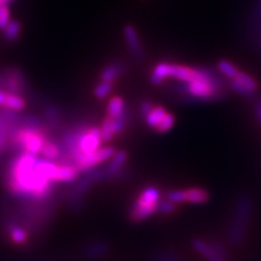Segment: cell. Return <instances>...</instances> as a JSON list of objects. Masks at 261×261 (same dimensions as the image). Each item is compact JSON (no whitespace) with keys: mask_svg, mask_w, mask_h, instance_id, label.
Returning <instances> with one entry per match:
<instances>
[{"mask_svg":"<svg viewBox=\"0 0 261 261\" xmlns=\"http://www.w3.org/2000/svg\"><path fill=\"white\" fill-rule=\"evenodd\" d=\"M35 154L21 152L8 169L7 189L16 198L40 201L51 197L54 183L37 169Z\"/></svg>","mask_w":261,"mask_h":261,"instance_id":"1","label":"cell"},{"mask_svg":"<svg viewBox=\"0 0 261 261\" xmlns=\"http://www.w3.org/2000/svg\"><path fill=\"white\" fill-rule=\"evenodd\" d=\"M179 95H186L197 101L217 100L226 95L225 83L215 71L207 79L195 80L175 86Z\"/></svg>","mask_w":261,"mask_h":261,"instance_id":"2","label":"cell"},{"mask_svg":"<svg viewBox=\"0 0 261 261\" xmlns=\"http://www.w3.org/2000/svg\"><path fill=\"white\" fill-rule=\"evenodd\" d=\"M254 212V201L247 194H240L235 199L233 215L227 230V239L230 244L238 246L245 240L248 225Z\"/></svg>","mask_w":261,"mask_h":261,"instance_id":"3","label":"cell"},{"mask_svg":"<svg viewBox=\"0 0 261 261\" xmlns=\"http://www.w3.org/2000/svg\"><path fill=\"white\" fill-rule=\"evenodd\" d=\"M25 125L15 130L12 136L13 145L22 152L36 154L40 152L45 141L48 140L47 132L36 118H31Z\"/></svg>","mask_w":261,"mask_h":261,"instance_id":"4","label":"cell"},{"mask_svg":"<svg viewBox=\"0 0 261 261\" xmlns=\"http://www.w3.org/2000/svg\"><path fill=\"white\" fill-rule=\"evenodd\" d=\"M107 179V174H106L105 169H97L94 168L89 171H86L85 175L75 181V185L72 187L68 195V206L72 211L79 212L85 206L84 196L86 192L91 187L99 181Z\"/></svg>","mask_w":261,"mask_h":261,"instance_id":"5","label":"cell"},{"mask_svg":"<svg viewBox=\"0 0 261 261\" xmlns=\"http://www.w3.org/2000/svg\"><path fill=\"white\" fill-rule=\"evenodd\" d=\"M160 196L161 192L156 186H147L144 189L129 209L130 221L140 223L156 214Z\"/></svg>","mask_w":261,"mask_h":261,"instance_id":"6","label":"cell"},{"mask_svg":"<svg viewBox=\"0 0 261 261\" xmlns=\"http://www.w3.org/2000/svg\"><path fill=\"white\" fill-rule=\"evenodd\" d=\"M194 250L206 261H228V254L224 244L217 240L193 239Z\"/></svg>","mask_w":261,"mask_h":261,"instance_id":"7","label":"cell"},{"mask_svg":"<svg viewBox=\"0 0 261 261\" xmlns=\"http://www.w3.org/2000/svg\"><path fill=\"white\" fill-rule=\"evenodd\" d=\"M114 153H116V149L113 147H102V148L97 149L91 153H82L75 160L74 165L80 172H86V171L96 168V166L100 165V163L110 160Z\"/></svg>","mask_w":261,"mask_h":261,"instance_id":"8","label":"cell"},{"mask_svg":"<svg viewBox=\"0 0 261 261\" xmlns=\"http://www.w3.org/2000/svg\"><path fill=\"white\" fill-rule=\"evenodd\" d=\"M101 142L100 127L88 126L80 138L79 149L81 153H91L99 149Z\"/></svg>","mask_w":261,"mask_h":261,"instance_id":"9","label":"cell"},{"mask_svg":"<svg viewBox=\"0 0 261 261\" xmlns=\"http://www.w3.org/2000/svg\"><path fill=\"white\" fill-rule=\"evenodd\" d=\"M123 35L128 50L132 54L135 59L142 60L144 58V49L141 44V39L133 25H125L123 28Z\"/></svg>","mask_w":261,"mask_h":261,"instance_id":"10","label":"cell"},{"mask_svg":"<svg viewBox=\"0 0 261 261\" xmlns=\"http://www.w3.org/2000/svg\"><path fill=\"white\" fill-rule=\"evenodd\" d=\"M5 232L9 238V241L15 245H25L29 242V231L21 224L13 221V220H8L6 222Z\"/></svg>","mask_w":261,"mask_h":261,"instance_id":"11","label":"cell"},{"mask_svg":"<svg viewBox=\"0 0 261 261\" xmlns=\"http://www.w3.org/2000/svg\"><path fill=\"white\" fill-rule=\"evenodd\" d=\"M110 251L109 243L105 241H93L86 244L83 248V256L87 260H97L106 256Z\"/></svg>","mask_w":261,"mask_h":261,"instance_id":"12","label":"cell"},{"mask_svg":"<svg viewBox=\"0 0 261 261\" xmlns=\"http://www.w3.org/2000/svg\"><path fill=\"white\" fill-rule=\"evenodd\" d=\"M126 160H127L126 151L121 150L114 153L113 157L110 159L109 165L105 168L106 174H107V179L122 174V169H123Z\"/></svg>","mask_w":261,"mask_h":261,"instance_id":"13","label":"cell"},{"mask_svg":"<svg viewBox=\"0 0 261 261\" xmlns=\"http://www.w3.org/2000/svg\"><path fill=\"white\" fill-rule=\"evenodd\" d=\"M125 70H126V67L123 62L121 61L111 62L106 65V67L101 70L100 80L113 83V81L119 79L125 72Z\"/></svg>","mask_w":261,"mask_h":261,"instance_id":"14","label":"cell"},{"mask_svg":"<svg viewBox=\"0 0 261 261\" xmlns=\"http://www.w3.org/2000/svg\"><path fill=\"white\" fill-rule=\"evenodd\" d=\"M186 201L194 205H202L210 199L209 192L201 187H191L189 190H185Z\"/></svg>","mask_w":261,"mask_h":261,"instance_id":"15","label":"cell"},{"mask_svg":"<svg viewBox=\"0 0 261 261\" xmlns=\"http://www.w3.org/2000/svg\"><path fill=\"white\" fill-rule=\"evenodd\" d=\"M80 171L74 165L70 163H59V174H58V183H72L75 182L79 178Z\"/></svg>","mask_w":261,"mask_h":261,"instance_id":"16","label":"cell"},{"mask_svg":"<svg viewBox=\"0 0 261 261\" xmlns=\"http://www.w3.org/2000/svg\"><path fill=\"white\" fill-rule=\"evenodd\" d=\"M125 112V103L123 98L120 96H113L110 98L107 107V113L108 117H111L113 119L119 118Z\"/></svg>","mask_w":261,"mask_h":261,"instance_id":"17","label":"cell"},{"mask_svg":"<svg viewBox=\"0 0 261 261\" xmlns=\"http://www.w3.org/2000/svg\"><path fill=\"white\" fill-rule=\"evenodd\" d=\"M40 154L47 159V160H59L61 156V150L59 145H57L56 143L51 141H45V143L42 146V149H40Z\"/></svg>","mask_w":261,"mask_h":261,"instance_id":"18","label":"cell"},{"mask_svg":"<svg viewBox=\"0 0 261 261\" xmlns=\"http://www.w3.org/2000/svg\"><path fill=\"white\" fill-rule=\"evenodd\" d=\"M167 114V110L162 106H153L151 111L144 118L147 125L152 128H156L161 120Z\"/></svg>","mask_w":261,"mask_h":261,"instance_id":"19","label":"cell"},{"mask_svg":"<svg viewBox=\"0 0 261 261\" xmlns=\"http://www.w3.org/2000/svg\"><path fill=\"white\" fill-rule=\"evenodd\" d=\"M4 107L11 111H21L27 107V102L20 95L8 93Z\"/></svg>","mask_w":261,"mask_h":261,"instance_id":"20","label":"cell"},{"mask_svg":"<svg viewBox=\"0 0 261 261\" xmlns=\"http://www.w3.org/2000/svg\"><path fill=\"white\" fill-rule=\"evenodd\" d=\"M166 80H168L167 62H160L153 68L150 74V82L153 85H160Z\"/></svg>","mask_w":261,"mask_h":261,"instance_id":"21","label":"cell"},{"mask_svg":"<svg viewBox=\"0 0 261 261\" xmlns=\"http://www.w3.org/2000/svg\"><path fill=\"white\" fill-rule=\"evenodd\" d=\"M21 34V25L18 21H10L9 24L4 29V37L9 43L18 40Z\"/></svg>","mask_w":261,"mask_h":261,"instance_id":"22","label":"cell"},{"mask_svg":"<svg viewBox=\"0 0 261 261\" xmlns=\"http://www.w3.org/2000/svg\"><path fill=\"white\" fill-rule=\"evenodd\" d=\"M100 134H101L102 142H109L112 140L113 136L116 135L113 118L107 117L102 121L101 126H100Z\"/></svg>","mask_w":261,"mask_h":261,"instance_id":"23","label":"cell"},{"mask_svg":"<svg viewBox=\"0 0 261 261\" xmlns=\"http://www.w3.org/2000/svg\"><path fill=\"white\" fill-rule=\"evenodd\" d=\"M217 68H218V71L221 73V74H223L225 77L231 79V80H234L236 77V75H238V73L240 72L239 68L236 67V65H234L233 63H231L227 60H220L218 62Z\"/></svg>","mask_w":261,"mask_h":261,"instance_id":"24","label":"cell"},{"mask_svg":"<svg viewBox=\"0 0 261 261\" xmlns=\"http://www.w3.org/2000/svg\"><path fill=\"white\" fill-rule=\"evenodd\" d=\"M153 261H183V257L174 250H160L153 256Z\"/></svg>","mask_w":261,"mask_h":261,"instance_id":"25","label":"cell"},{"mask_svg":"<svg viewBox=\"0 0 261 261\" xmlns=\"http://www.w3.org/2000/svg\"><path fill=\"white\" fill-rule=\"evenodd\" d=\"M234 80L238 81L239 83H241L245 87H247L248 89H250V91H252V92L257 91V87H258L257 82L255 81L254 77L250 76L249 74H247V73L240 71Z\"/></svg>","mask_w":261,"mask_h":261,"instance_id":"26","label":"cell"},{"mask_svg":"<svg viewBox=\"0 0 261 261\" xmlns=\"http://www.w3.org/2000/svg\"><path fill=\"white\" fill-rule=\"evenodd\" d=\"M113 85L110 82L101 81L100 83H98L97 86L94 89V94L98 98V99H105L111 92H112Z\"/></svg>","mask_w":261,"mask_h":261,"instance_id":"27","label":"cell"},{"mask_svg":"<svg viewBox=\"0 0 261 261\" xmlns=\"http://www.w3.org/2000/svg\"><path fill=\"white\" fill-rule=\"evenodd\" d=\"M174 122H175V118H174L173 114L170 113V112H167L166 116L163 117V119L161 120V122L156 127L157 132H159V133L168 132V130L174 125Z\"/></svg>","mask_w":261,"mask_h":261,"instance_id":"28","label":"cell"},{"mask_svg":"<svg viewBox=\"0 0 261 261\" xmlns=\"http://www.w3.org/2000/svg\"><path fill=\"white\" fill-rule=\"evenodd\" d=\"M166 199L173 203H182L186 201V195L185 190H172L169 191L166 195Z\"/></svg>","mask_w":261,"mask_h":261,"instance_id":"29","label":"cell"},{"mask_svg":"<svg viewBox=\"0 0 261 261\" xmlns=\"http://www.w3.org/2000/svg\"><path fill=\"white\" fill-rule=\"evenodd\" d=\"M175 209V203L169 201L168 199L159 200L157 205V212L160 215H172Z\"/></svg>","mask_w":261,"mask_h":261,"instance_id":"30","label":"cell"},{"mask_svg":"<svg viewBox=\"0 0 261 261\" xmlns=\"http://www.w3.org/2000/svg\"><path fill=\"white\" fill-rule=\"evenodd\" d=\"M231 88L233 89L235 93H238V94H240L244 97H254L255 94H256V92L250 91V89H248L247 87H245L244 85H242L241 83H239V82L235 81V80H233L231 82Z\"/></svg>","mask_w":261,"mask_h":261,"instance_id":"31","label":"cell"},{"mask_svg":"<svg viewBox=\"0 0 261 261\" xmlns=\"http://www.w3.org/2000/svg\"><path fill=\"white\" fill-rule=\"evenodd\" d=\"M46 117H47V120L49 123H50L53 126H57L59 124L60 113H59V110L56 107H54V106H50V107L47 108Z\"/></svg>","mask_w":261,"mask_h":261,"instance_id":"32","label":"cell"},{"mask_svg":"<svg viewBox=\"0 0 261 261\" xmlns=\"http://www.w3.org/2000/svg\"><path fill=\"white\" fill-rule=\"evenodd\" d=\"M127 121H128V117H127L126 111L119 118L114 119V130H116V135H119L123 132L127 124Z\"/></svg>","mask_w":261,"mask_h":261,"instance_id":"33","label":"cell"},{"mask_svg":"<svg viewBox=\"0 0 261 261\" xmlns=\"http://www.w3.org/2000/svg\"><path fill=\"white\" fill-rule=\"evenodd\" d=\"M10 22V10L8 5L0 6V30H4Z\"/></svg>","mask_w":261,"mask_h":261,"instance_id":"34","label":"cell"},{"mask_svg":"<svg viewBox=\"0 0 261 261\" xmlns=\"http://www.w3.org/2000/svg\"><path fill=\"white\" fill-rule=\"evenodd\" d=\"M152 108H153V105H152V102H150L149 100H144V101H142V103H141V106H140L141 114L145 118V117L147 116V114H148V113L151 111Z\"/></svg>","mask_w":261,"mask_h":261,"instance_id":"35","label":"cell"},{"mask_svg":"<svg viewBox=\"0 0 261 261\" xmlns=\"http://www.w3.org/2000/svg\"><path fill=\"white\" fill-rule=\"evenodd\" d=\"M7 92L3 91L2 88H0V106H5V101H6V98H7Z\"/></svg>","mask_w":261,"mask_h":261,"instance_id":"36","label":"cell"},{"mask_svg":"<svg viewBox=\"0 0 261 261\" xmlns=\"http://www.w3.org/2000/svg\"><path fill=\"white\" fill-rule=\"evenodd\" d=\"M256 114L258 119L261 121V102H259L257 106H256Z\"/></svg>","mask_w":261,"mask_h":261,"instance_id":"37","label":"cell"},{"mask_svg":"<svg viewBox=\"0 0 261 261\" xmlns=\"http://www.w3.org/2000/svg\"><path fill=\"white\" fill-rule=\"evenodd\" d=\"M13 2V0H0V6L2 5H8L9 3Z\"/></svg>","mask_w":261,"mask_h":261,"instance_id":"38","label":"cell"}]
</instances>
